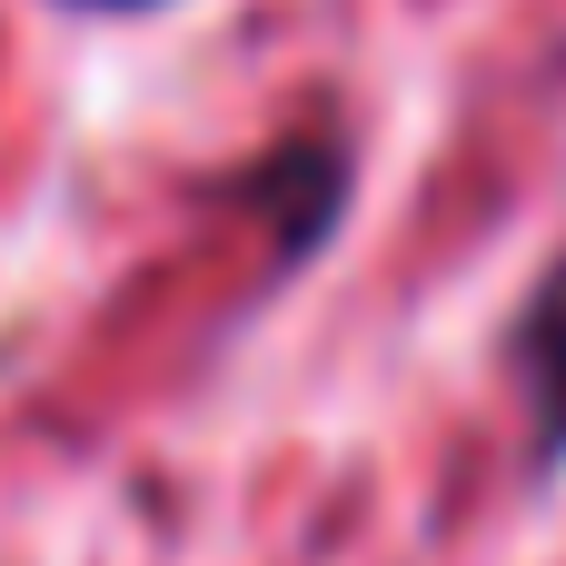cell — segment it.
Here are the masks:
<instances>
[{
	"label": "cell",
	"instance_id": "2",
	"mask_svg": "<svg viewBox=\"0 0 566 566\" xmlns=\"http://www.w3.org/2000/svg\"><path fill=\"white\" fill-rule=\"evenodd\" d=\"M497 378H507V408H517L527 478L557 488L566 478V229L537 259V279L517 289L507 328H497Z\"/></svg>",
	"mask_w": 566,
	"mask_h": 566
},
{
	"label": "cell",
	"instance_id": "3",
	"mask_svg": "<svg viewBox=\"0 0 566 566\" xmlns=\"http://www.w3.org/2000/svg\"><path fill=\"white\" fill-rule=\"evenodd\" d=\"M70 20H149V10H179V0H50Z\"/></svg>",
	"mask_w": 566,
	"mask_h": 566
},
{
	"label": "cell",
	"instance_id": "1",
	"mask_svg": "<svg viewBox=\"0 0 566 566\" xmlns=\"http://www.w3.org/2000/svg\"><path fill=\"white\" fill-rule=\"evenodd\" d=\"M348 199H358V139L348 129H289V139H269L239 179H229V209L239 219H259V239H269V279L259 289H289L298 269H318L328 249H338V229H348Z\"/></svg>",
	"mask_w": 566,
	"mask_h": 566
}]
</instances>
